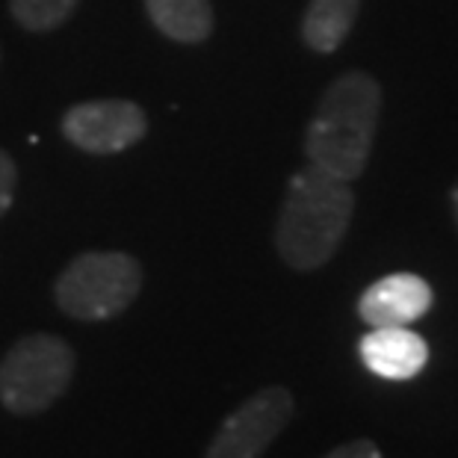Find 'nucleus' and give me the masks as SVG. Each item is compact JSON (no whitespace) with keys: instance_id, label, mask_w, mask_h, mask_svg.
<instances>
[{"instance_id":"9b49d317","label":"nucleus","mask_w":458,"mask_h":458,"mask_svg":"<svg viewBox=\"0 0 458 458\" xmlns=\"http://www.w3.org/2000/svg\"><path fill=\"white\" fill-rule=\"evenodd\" d=\"M81 0H9V15L27 33H51L74 15Z\"/></svg>"},{"instance_id":"6e6552de","label":"nucleus","mask_w":458,"mask_h":458,"mask_svg":"<svg viewBox=\"0 0 458 458\" xmlns=\"http://www.w3.org/2000/svg\"><path fill=\"white\" fill-rule=\"evenodd\" d=\"M358 355L364 367L387 382H408L420 376L428 364L426 340L408 326L394 328H369L358 344Z\"/></svg>"},{"instance_id":"7ed1b4c3","label":"nucleus","mask_w":458,"mask_h":458,"mask_svg":"<svg viewBox=\"0 0 458 458\" xmlns=\"http://www.w3.org/2000/svg\"><path fill=\"white\" fill-rule=\"evenodd\" d=\"M77 355L51 331L18 337L0 358V405L15 417H36L54 408L72 387Z\"/></svg>"},{"instance_id":"4468645a","label":"nucleus","mask_w":458,"mask_h":458,"mask_svg":"<svg viewBox=\"0 0 458 458\" xmlns=\"http://www.w3.org/2000/svg\"><path fill=\"white\" fill-rule=\"evenodd\" d=\"M453 213H455V222H458V183H455V190H453Z\"/></svg>"},{"instance_id":"0eeeda50","label":"nucleus","mask_w":458,"mask_h":458,"mask_svg":"<svg viewBox=\"0 0 458 458\" xmlns=\"http://www.w3.org/2000/svg\"><path fill=\"white\" fill-rule=\"evenodd\" d=\"M435 293L414 272H394L373 281L358 299V317L369 328H394V326H411L420 317L428 314Z\"/></svg>"},{"instance_id":"f03ea898","label":"nucleus","mask_w":458,"mask_h":458,"mask_svg":"<svg viewBox=\"0 0 458 458\" xmlns=\"http://www.w3.org/2000/svg\"><path fill=\"white\" fill-rule=\"evenodd\" d=\"M355 213L352 183L305 165L290 178L276 222V251L296 272H314L335 258Z\"/></svg>"},{"instance_id":"1a4fd4ad","label":"nucleus","mask_w":458,"mask_h":458,"mask_svg":"<svg viewBox=\"0 0 458 458\" xmlns=\"http://www.w3.org/2000/svg\"><path fill=\"white\" fill-rule=\"evenodd\" d=\"M360 0H308L301 15V42L314 54H335L358 21Z\"/></svg>"},{"instance_id":"20e7f679","label":"nucleus","mask_w":458,"mask_h":458,"mask_svg":"<svg viewBox=\"0 0 458 458\" xmlns=\"http://www.w3.org/2000/svg\"><path fill=\"white\" fill-rule=\"evenodd\" d=\"M142 293V267L128 251H83L54 281V301L77 323H106Z\"/></svg>"},{"instance_id":"ddd939ff","label":"nucleus","mask_w":458,"mask_h":458,"mask_svg":"<svg viewBox=\"0 0 458 458\" xmlns=\"http://www.w3.org/2000/svg\"><path fill=\"white\" fill-rule=\"evenodd\" d=\"M323 458H382V450H378L373 441H367V437H358V441L335 446V450L326 453Z\"/></svg>"},{"instance_id":"423d86ee","label":"nucleus","mask_w":458,"mask_h":458,"mask_svg":"<svg viewBox=\"0 0 458 458\" xmlns=\"http://www.w3.org/2000/svg\"><path fill=\"white\" fill-rule=\"evenodd\" d=\"M60 131L74 148L104 157L142 142L148 133V115L140 104L124 98L83 101L63 113Z\"/></svg>"},{"instance_id":"39448f33","label":"nucleus","mask_w":458,"mask_h":458,"mask_svg":"<svg viewBox=\"0 0 458 458\" xmlns=\"http://www.w3.org/2000/svg\"><path fill=\"white\" fill-rule=\"evenodd\" d=\"M296 414V399L284 385L251 394L222 420L204 458H260Z\"/></svg>"},{"instance_id":"f257e3e1","label":"nucleus","mask_w":458,"mask_h":458,"mask_svg":"<svg viewBox=\"0 0 458 458\" xmlns=\"http://www.w3.org/2000/svg\"><path fill=\"white\" fill-rule=\"evenodd\" d=\"M382 119V86L367 72H346L319 98L305 131L308 165L352 183L367 169Z\"/></svg>"},{"instance_id":"9d476101","label":"nucleus","mask_w":458,"mask_h":458,"mask_svg":"<svg viewBox=\"0 0 458 458\" xmlns=\"http://www.w3.org/2000/svg\"><path fill=\"white\" fill-rule=\"evenodd\" d=\"M145 13L157 33L178 45H201L213 33L210 0H145Z\"/></svg>"},{"instance_id":"f8f14e48","label":"nucleus","mask_w":458,"mask_h":458,"mask_svg":"<svg viewBox=\"0 0 458 458\" xmlns=\"http://www.w3.org/2000/svg\"><path fill=\"white\" fill-rule=\"evenodd\" d=\"M15 187H18V165L13 160V154L0 148V219H4L6 210L13 208Z\"/></svg>"}]
</instances>
